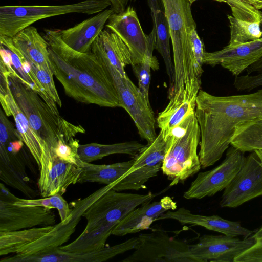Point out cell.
<instances>
[{
  "instance_id": "obj_1",
  "label": "cell",
  "mask_w": 262,
  "mask_h": 262,
  "mask_svg": "<svg viewBox=\"0 0 262 262\" xmlns=\"http://www.w3.org/2000/svg\"><path fill=\"white\" fill-rule=\"evenodd\" d=\"M195 115L200 129L202 168L219 161L236 133L262 119V89L250 94L219 96L200 90Z\"/></svg>"
},
{
  "instance_id": "obj_2",
  "label": "cell",
  "mask_w": 262,
  "mask_h": 262,
  "mask_svg": "<svg viewBox=\"0 0 262 262\" xmlns=\"http://www.w3.org/2000/svg\"><path fill=\"white\" fill-rule=\"evenodd\" d=\"M53 75L67 96L87 104L122 107L118 94L104 66L91 51L81 53L61 39L60 30H44Z\"/></svg>"
},
{
  "instance_id": "obj_3",
  "label": "cell",
  "mask_w": 262,
  "mask_h": 262,
  "mask_svg": "<svg viewBox=\"0 0 262 262\" xmlns=\"http://www.w3.org/2000/svg\"><path fill=\"white\" fill-rule=\"evenodd\" d=\"M157 193L121 192L112 189L105 192L85 211V228L71 243L61 246L65 252L84 253L99 250L105 246L114 228L129 213L143 204L151 202Z\"/></svg>"
},
{
  "instance_id": "obj_4",
  "label": "cell",
  "mask_w": 262,
  "mask_h": 262,
  "mask_svg": "<svg viewBox=\"0 0 262 262\" xmlns=\"http://www.w3.org/2000/svg\"><path fill=\"white\" fill-rule=\"evenodd\" d=\"M170 34L174 60V79L169 91L174 94L188 85L201 83L202 67L196 62L190 39L196 29L188 0H161Z\"/></svg>"
},
{
  "instance_id": "obj_5",
  "label": "cell",
  "mask_w": 262,
  "mask_h": 262,
  "mask_svg": "<svg viewBox=\"0 0 262 262\" xmlns=\"http://www.w3.org/2000/svg\"><path fill=\"white\" fill-rule=\"evenodd\" d=\"M11 92L31 127L48 146L55 150L59 140L69 142L78 133H84L75 125L53 112L32 88L26 84L15 70L9 72Z\"/></svg>"
},
{
  "instance_id": "obj_6",
  "label": "cell",
  "mask_w": 262,
  "mask_h": 262,
  "mask_svg": "<svg viewBox=\"0 0 262 262\" xmlns=\"http://www.w3.org/2000/svg\"><path fill=\"white\" fill-rule=\"evenodd\" d=\"M200 138L195 112L186 116L166 138L161 170L171 181L170 186L184 183L200 170L202 167L197 151Z\"/></svg>"
},
{
  "instance_id": "obj_7",
  "label": "cell",
  "mask_w": 262,
  "mask_h": 262,
  "mask_svg": "<svg viewBox=\"0 0 262 262\" xmlns=\"http://www.w3.org/2000/svg\"><path fill=\"white\" fill-rule=\"evenodd\" d=\"M111 6L110 0H82L56 5H5L0 7V36L12 37L41 19L71 13L92 15Z\"/></svg>"
},
{
  "instance_id": "obj_8",
  "label": "cell",
  "mask_w": 262,
  "mask_h": 262,
  "mask_svg": "<svg viewBox=\"0 0 262 262\" xmlns=\"http://www.w3.org/2000/svg\"><path fill=\"white\" fill-rule=\"evenodd\" d=\"M91 52L109 74L122 103V107L134 121L141 138L147 144L157 137L156 120L150 102L148 101L127 75L122 76L110 62L103 52L92 45Z\"/></svg>"
},
{
  "instance_id": "obj_9",
  "label": "cell",
  "mask_w": 262,
  "mask_h": 262,
  "mask_svg": "<svg viewBox=\"0 0 262 262\" xmlns=\"http://www.w3.org/2000/svg\"><path fill=\"white\" fill-rule=\"evenodd\" d=\"M112 188V184L105 185L84 198L72 202L71 213L64 221L54 225L48 233L27 246L17 254L2 258L0 261L16 262L20 258L42 254L62 246L69 240L75 232L77 225L89 207Z\"/></svg>"
},
{
  "instance_id": "obj_10",
  "label": "cell",
  "mask_w": 262,
  "mask_h": 262,
  "mask_svg": "<svg viewBox=\"0 0 262 262\" xmlns=\"http://www.w3.org/2000/svg\"><path fill=\"white\" fill-rule=\"evenodd\" d=\"M140 244L122 262H192L189 245L156 229L139 235Z\"/></svg>"
},
{
  "instance_id": "obj_11",
  "label": "cell",
  "mask_w": 262,
  "mask_h": 262,
  "mask_svg": "<svg viewBox=\"0 0 262 262\" xmlns=\"http://www.w3.org/2000/svg\"><path fill=\"white\" fill-rule=\"evenodd\" d=\"M166 148V141L160 131L150 143L147 144L134 158L129 170L116 182L112 189L117 191L139 190L146 188L145 183L161 170Z\"/></svg>"
},
{
  "instance_id": "obj_12",
  "label": "cell",
  "mask_w": 262,
  "mask_h": 262,
  "mask_svg": "<svg viewBox=\"0 0 262 262\" xmlns=\"http://www.w3.org/2000/svg\"><path fill=\"white\" fill-rule=\"evenodd\" d=\"M245 152L231 146L226 157L215 168L199 172L183 197L186 199H201L211 196L224 189L239 170L244 159Z\"/></svg>"
},
{
  "instance_id": "obj_13",
  "label": "cell",
  "mask_w": 262,
  "mask_h": 262,
  "mask_svg": "<svg viewBox=\"0 0 262 262\" xmlns=\"http://www.w3.org/2000/svg\"><path fill=\"white\" fill-rule=\"evenodd\" d=\"M262 195V165L255 151L245 157L242 165L224 189L220 202L222 208H236Z\"/></svg>"
},
{
  "instance_id": "obj_14",
  "label": "cell",
  "mask_w": 262,
  "mask_h": 262,
  "mask_svg": "<svg viewBox=\"0 0 262 262\" xmlns=\"http://www.w3.org/2000/svg\"><path fill=\"white\" fill-rule=\"evenodd\" d=\"M38 170L37 186L42 198L62 195L70 185L78 183L82 172L81 167L60 159L48 146L42 151Z\"/></svg>"
},
{
  "instance_id": "obj_15",
  "label": "cell",
  "mask_w": 262,
  "mask_h": 262,
  "mask_svg": "<svg viewBox=\"0 0 262 262\" xmlns=\"http://www.w3.org/2000/svg\"><path fill=\"white\" fill-rule=\"evenodd\" d=\"M256 242L253 235L241 239L224 234H205L198 243L189 245V254L192 262H234L236 257Z\"/></svg>"
},
{
  "instance_id": "obj_16",
  "label": "cell",
  "mask_w": 262,
  "mask_h": 262,
  "mask_svg": "<svg viewBox=\"0 0 262 262\" xmlns=\"http://www.w3.org/2000/svg\"><path fill=\"white\" fill-rule=\"evenodd\" d=\"M105 26L116 34L128 48L131 54L132 66L143 61L147 50V36L133 7L128 6L121 13H113Z\"/></svg>"
},
{
  "instance_id": "obj_17",
  "label": "cell",
  "mask_w": 262,
  "mask_h": 262,
  "mask_svg": "<svg viewBox=\"0 0 262 262\" xmlns=\"http://www.w3.org/2000/svg\"><path fill=\"white\" fill-rule=\"evenodd\" d=\"M0 102L6 115L13 117L21 139L35 160L39 169L41 154L47 145L33 130L17 104L10 89L9 77L6 75L0 77Z\"/></svg>"
},
{
  "instance_id": "obj_18",
  "label": "cell",
  "mask_w": 262,
  "mask_h": 262,
  "mask_svg": "<svg viewBox=\"0 0 262 262\" xmlns=\"http://www.w3.org/2000/svg\"><path fill=\"white\" fill-rule=\"evenodd\" d=\"M56 216L51 209L18 206L0 200V231H15L54 225Z\"/></svg>"
},
{
  "instance_id": "obj_19",
  "label": "cell",
  "mask_w": 262,
  "mask_h": 262,
  "mask_svg": "<svg viewBox=\"0 0 262 262\" xmlns=\"http://www.w3.org/2000/svg\"><path fill=\"white\" fill-rule=\"evenodd\" d=\"M261 58L262 37L234 46L227 45L213 52H205L203 63L212 67L220 65L237 76Z\"/></svg>"
},
{
  "instance_id": "obj_20",
  "label": "cell",
  "mask_w": 262,
  "mask_h": 262,
  "mask_svg": "<svg viewBox=\"0 0 262 262\" xmlns=\"http://www.w3.org/2000/svg\"><path fill=\"white\" fill-rule=\"evenodd\" d=\"M139 236L132 237L124 242L112 246L84 253L64 252L58 248L38 255L18 259L17 262H102L106 261L127 251L136 249L140 244Z\"/></svg>"
},
{
  "instance_id": "obj_21",
  "label": "cell",
  "mask_w": 262,
  "mask_h": 262,
  "mask_svg": "<svg viewBox=\"0 0 262 262\" xmlns=\"http://www.w3.org/2000/svg\"><path fill=\"white\" fill-rule=\"evenodd\" d=\"M165 219L174 220L183 225L202 226L206 229L232 237L241 236L246 238L253 235L254 232L243 227L240 221L225 220L216 215L197 214L184 207L167 211L161 215L157 221Z\"/></svg>"
},
{
  "instance_id": "obj_22",
  "label": "cell",
  "mask_w": 262,
  "mask_h": 262,
  "mask_svg": "<svg viewBox=\"0 0 262 262\" xmlns=\"http://www.w3.org/2000/svg\"><path fill=\"white\" fill-rule=\"evenodd\" d=\"M177 208L176 202L169 196H164L158 201L143 204L132 210L117 225L112 235L122 236L148 229L161 215Z\"/></svg>"
},
{
  "instance_id": "obj_23",
  "label": "cell",
  "mask_w": 262,
  "mask_h": 262,
  "mask_svg": "<svg viewBox=\"0 0 262 262\" xmlns=\"http://www.w3.org/2000/svg\"><path fill=\"white\" fill-rule=\"evenodd\" d=\"M113 13L111 8H107L72 27L60 30L61 38L73 49L81 53L90 52L93 43Z\"/></svg>"
},
{
  "instance_id": "obj_24",
  "label": "cell",
  "mask_w": 262,
  "mask_h": 262,
  "mask_svg": "<svg viewBox=\"0 0 262 262\" xmlns=\"http://www.w3.org/2000/svg\"><path fill=\"white\" fill-rule=\"evenodd\" d=\"M200 89L187 88L169 98L166 107L158 115V127L165 139L189 114L195 112L196 98Z\"/></svg>"
},
{
  "instance_id": "obj_25",
  "label": "cell",
  "mask_w": 262,
  "mask_h": 262,
  "mask_svg": "<svg viewBox=\"0 0 262 262\" xmlns=\"http://www.w3.org/2000/svg\"><path fill=\"white\" fill-rule=\"evenodd\" d=\"M11 38L17 50L27 61L53 74L48 43L35 27L30 26Z\"/></svg>"
},
{
  "instance_id": "obj_26",
  "label": "cell",
  "mask_w": 262,
  "mask_h": 262,
  "mask_svg": "<svg viewBox=\"0 0 262 262\" xmlns=\"http://www.w3.org/2000/svg\"><path fill=\"white\" fill-rule=\"evenodd\" d=\"M93 45L99 48L110 62L122 76H126L125 68L132 64L131 54L122 39L108 29L103 30Z\"/></svg>"
},
{
  "instance_id": "obj_27",
  "label": "cell",
  "mask_w": 262,
  "mask_h": 262,
  "mask_svg": "<svg viewBox=\"0 0 262 262\" xmlns=\"http://www.w3.org/2000/svg\"><path fill=\"white\" fill-rule=\"evenodd\" d=\"M134 158L127 161L111 164L97 165L82 161L79 167L82 172L78 183L96 182L110 185L121 179L131 168Z\"/></svg>"
},
{
  "instance_id": "obj_28",
  "label": "cell",
  "mask_w": 262,
  "mask_h": 262,
  "mask_svg": "<svg viewBox=\"0 0 262 262\" xmlns=\"http://www.w3.org/2000/svg\"><path fill=\"white\" fill-rule=\"evenodd\" d=\"M145 145L137 141L112 144L91 143L79 144L78 153L82 161L91 163L113 154H126L134 157Z\"/></svg>"
},
{
  "instance_id": "obj_29",
  "label": "cell",
  "mask_w": 262,
  "mask_h": 262,
  "mask_svg": "<svg viewBox=\"0 0 262 262\" xmlns=\"http://www.w3.org/2000/svg\"><path fill=\"white\" fill-rule=\"evenodd\" d=\"M53 225L15 231H0V255L17 254L28 245L38 239Z\"/></svg>"
},
{
  "instance_id": "obj_30",
  "label": "cell",
  "mask_w": 262,
  "mask_h": 262,
  "mask_svg": "<svg viewBox=\"0 0 262 262\" xmlns=\"http://www.w3.org/2000/svg\"><path fill=\"white\" fill-rule=\"evenodd\" d=\"M153 25L156 28V41L155 49L162 57L166 68V72L169 78V87L174 79V66L172 62L170 50V29L164 11L159 9L151 13Z\"/></svg>"
},
{
  "instance_id": "obj_31",
  "label": "cell",
  "mask_w": 262,
  "mask_h": 262,
  "mask_svg": "<svg viewBox=\"0 0 262 262\" xmlns=\"http://www.w3.org/2000/svg\"><path fill=\"white\" fill-rule=\"evenodd\" d=\"M156 28L153 26L150 33L147 36V47L143 61L139 63L132 65L134 73L138 80V87L141 93L149 102V90L151 80V69L157 70L159 68L158 62L152 55L156 41Z\"/></svg>"
},
{
  "instance_id": "obj_32",
  "label": "cell",
  "mask_w": 262,
  "mask_h": 262,
  "mask_svg": "<svg viewBox=\"0 0 262 262\" xmlns=\"http://www.w3.org/2000/svg\"><path fill=\"white\" fill-rule=\"evenodd\" d=\"M228 19L230 30V38L228 46H236L262 37L261 23L242 20L231 15H228Z\"/></svg>"
},
{
  "instance_id": "obj_33",
  "label": "cell",
  "mask_w": 262,
  "mask_h": 262,
  "mask_svg": "<svg viewBox=\"0 0 262 262\" xmlns=\"http://www.w3.org/2000/svg\"><path fill=\"white\" fill-rule=\"evenodd\" d=\"M230 145L244 152L262 150V119L241 128Z\"/></svg>"
},
{
  "instance_id": "obj_34",
  "label": "cell",
  "mask_w": 262,
  "mask_h": 262,
  "mask_svg": "<svg viewBox=\"0 0 262 262\" xmlns=\"http://www.w3.org/2000/svg\"><path fill=\"white\" fill-rule=\"evenodd\" d=\"M15 204L23 206H39L49 209H56L60 218V221H64L70 215L71 209L62 195L56 194L41 199H20Z\"/></svg>"
},
{
  "instance_id": "obj_35",
  "label": "cell",
  "mask_w": 262,
  "mask_h": 262,
  "mask_svg": "<svg viewBox=\"0 0 262 262\" xmlns=\"http://www.w3.org/2000/svg\"><path fill=\"white\" fill-rule=\"evenodd\" d=\"M245 75L235 76L233 83L238 91H250L262 86V58L246 69Z\"/></svg>"
},
{
  "instance_id": "obj_36",
  "label": "cell",
  "mask_w": 262,
  "mask_h": 262,
  "mask_svg": "<svg viewBox=\"0 0 262 262\" xmlns=\"http://www.w3.org/2000/svg\"><path fill=\"white\" fill-rule=\"evenodd\" d=\"M231 8L232 16L237 19L261 23L262 13L246 0H225Z\"/></svg>"
},
{
  "instance_id": "obj_37",
  "label": "cell",
  "mask_w": 262,
  "mask_h": 262,
  "mask_svg": "<svg viewBox=\"0 0 262 262\" xmlns=\"http://www.w3.org/2000/svg\"><path fill=\"white\" fill-rule=\"evenodd\" d=\"M79 144L74 138L69 142L60 140L55 148V154L62 160L79 166L82 161L78 153Z\"/></svg>"
},
{
  "instance_id": "obj_38",
  "label": "cell",
  "mask_w": 262,
  "mask_h": 262,
  "mask_svg": "<svg viewBox=\"0 0 262 262\" xmlns=\"http://www.w3.org/2000/svg\"><path fill=\"white\" fill-rule=\"evenodd\" d=\"M192 52L197 64L202 67L203 59L206 52L204 50L203 42L200 39L196 29L192 30L190 35Z\"/></svg>"
},
{
  "instance_id": "obj_39",
  "label": "cell",
  "mask_w": 262,
  "mask_h": 262,
  "mask_svg": "<svg viewBox=\"0 0 262 262\" xmlns=\"http://www.w3.org/2000/svg\"><path fill=\"white\" fill-rule=\"evenodd\" d=\"M21 198H19L12 193L5 186L1 183L0 184V200L15 203L18 201Z\"/></svg>"
},
{
  "instance_id": "obj_40",
  "label": "cell",
  "mask_w": 262,
  "mask_h": 262,
  "mask_svg": "<svg viewBox=\"0 0 262 262\" xmlns=\"http://www.w3.org/2000/svg\"><path fill=\"white\" fill-rule=\"evenodd\" d=\"M147 3L151 13L155 12L158 10L161 9L159 0H147Z\"/></svg>"
},
{
  "instance_id": "obj_41",
  "label": "cell",
  "mask_w": 262,
  "mask_h": 262,
  "mask_svg": "<svg viewBox=\"0 0 262 262\" xmlns=\"http://www.w3.org/2000/svg\"><path fill=\"white\" fill-rule=\"evenodd\" d=\"M246 1L255 8L258 10L262 9V0H246Z\"/></svg>"
},
{
  "instance_id": "obj_42",
  "label": "cell",
  "mask_w": 262,
  "mask_h": 262,
  "mask_svg": "<svg viewBox=\"0 0 262 262\" xmlns=\"http://www.w3.org/2000/svg\"><path fill=\"white\" fill-rule=\"evenodd\" d=\"M253 235L256 239H259L262 237V226L254 232V234H253Z\"/></svg>"
},
{
  "instance_id": "obj_43",
  "label": "cell",
  "mask_w": 262,
  "mask_h": 262,
  "mask_svg": "<svg viewBox=\"0 0 262 262\" xmlns=\"http://www.w3.org/2000/svg\"><path fill=\"white\" fill-rule=\"evenodd\" d=\"M254 151L256 152L257 156H258V157L260 159L261 164L262 165V150H256Z\"/></svg>"
},
{
  "instance_id": "obj_44",
  "label": "cell",
  "mask_w": 262,
  "mask_h": 262,
  "mask_svg": "<svg viewBox=\"0 0 262 262\" xmlns=\"http://www.w3.org/2000/svg\"><path fill=\"white\" fill-rule=\"evenodd\" d=\"M188 1L192 5L193 2L196 1L197 0H188ZM214 1H217V2H224V3H225V0H214Z\"/></svg>"
},
{
  "instance_id": "obj_45",
  "label": "cell",
  "mask_w": 262,
  "mask_h": 262,
  "mask_svg": "<svg viewBox=\"0 0 262 262\" xmlns=\"http://www.w3.org/2000/svg\"><path fill=\"white\" fill-rule=\"evenodd\" d=\"M260 25H261V31H262V22H261V24H260Z\"/></svg>"
}]
</instances>
